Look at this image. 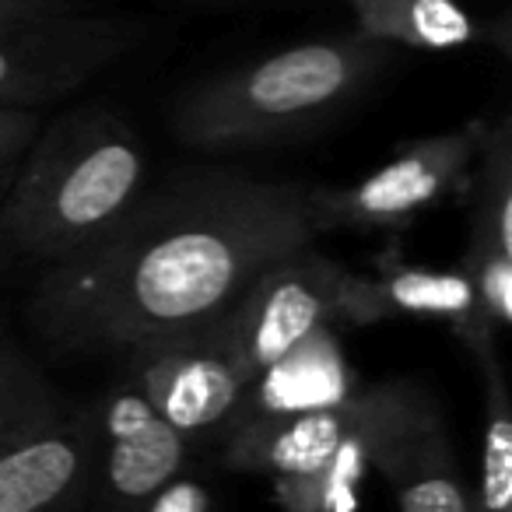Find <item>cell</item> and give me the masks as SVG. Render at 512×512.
Masks as SVG:
<instances>
[{"label":"cell","mask_w":512,"mask_h":512,"mask_svg":"<svg viewBox=\"0 0 512 512\" xmlns=\"http://www.w3.org/2000/svg\"><path fill=\"white\" fill-rule=\"evenodd\" d=\"M316 239L306 186L190 179L141 200L102 242L53 264L29 316L64 351L127 355L204 334L267 267Z\"/></svg>","instance_id":"obj_1"},{"label":"cell","mask_w":512,"mask_h":512,"mask_svg":"<svg viewBox=\"0 0 512 512\" xmlns=\"http://www.w3.org/2000/svg\"><path fill=\"white\" fill-rule=\"evenodd\" d=\"M148 151L109 109H78L36 137L0 200V235L46 264L102 242L144 200Z\"/></svg>","instance_id":"obj_2"},{"label":"cell","mask_w":512,"mask_h":512,"mask_svg":"<svg viewBox=\"0 0 512 512\" xmlns=\"http://www.w3.org/2000/svg\"><path fill=\"white\" fill-rule=\"evenodd\" d=\"M383 57V46L358 36L288 46L193 88L172 113V130L183 144L204 151L285 141L344 106Z\"/></svg>","instance_id":"obj_3"},{"label":"cell","mask_w":512,"mask_h":512,"mask_svg":"<svg viewBox=\"0 0 512 512\" xmlns=\"http://www.w3.org/2000/svg\"><path fill=\"white\" fill-rule=\"evenodd\" d=\"M365 274L334 264L313 246L267 267L214 327L204 330L239 376L253 379L316 330L369 327Z\"/></svg>","instance_id":"obj_4"},{"label":"cell","mask_w":512,"mask_h":512,"mask_svg":"<svg viewBox=\"0 0 512 512\" xmlns=\"http://www.w3.org/2000/svg\"><path fill=\"white\" fill-rule=\"evenodd\" d=\"M484 123L421 137L390 158L383 169L355 186L309 190V211L316 228H358V232H400L421 214L467 186L470 165L484 144Z\"/></svg>","instance_id":"obj_5"},{"label":"cell","mask_w":512,"mask_h":512,"mask_svg":"<svg viewBox=\"0 0 512 512\" xmlns=\"http://www.w3.org/2000/svg\"><path fill=\"white\" fill-rule=\"evenodd\" d=\"M130 43V22L74 11L0 25V106L43 109L78 92Z\"/></svg>","instance_id":"obj_6"},{"label":"cell","mask_w":512,"mask_h":512,"mask_svg":"<svg viewBox=\"0 0 512 512\" xmlns=\"http://www.w3.org/2000/svg\"><path fill=\"white\" fill-rule=\"evenodd\" d=\"M190 460V442L127 376L95 414V477L85 512H141Z\"/></svg>","instance_id":"obj_7"},{"label":"cell","mask_w":512,"mask_h":512,"mask_svg":"<svg viewBox=\"0 0 512 512\" xmlns=\"http://www.w3.org/2000/svg\"><path fill=\"white\" fill-rule=\"evenodd\" d=\"M95 477V414L53 393L0 449V512H85Z\"/></svg>","instance_id":"obj_8"},{"label":"cell","mask_w":512,"mask_h":512,"mask_svg":"<svg viewBox=\"0 0 512 512\" xmlns=\"http://www.w3.org/2000/svg\"><path fill=\"white\" fill-rule=\"evenodd\" d=\"M123 362L130 383L190 446L204 435L225 432L246 390L239 369L204 334L127 351Z\"/></svg>","instance_id":"obj_9"},{"label":"cell","mask_w":512,"mask_h":512,"mask_svg":"<svg viewBox=\"0 0 512 512\" xmlns=\"http://www.w3.org/2000/svg\"><path fill=\"white\" fill-rule=\"evenodd\" d=\"M372 470L393 488L400 512H474L446 425L414 386H400L397 404L376 435Z\"/></svg>","instance_id":"obj_10"},{"label":"cell","mask_w":512,"mask_h":512,"mask_svg":"<svg viewBox=\"0 0 512 512\" xmlns=\"http://www.w3.org/2000/svg\"><path fill=\"white\" fill-rule=\"evenodd\" d=\"M365 414V390L348 404L306 411L295 418L253 421L221 435V463L242 474H264L274 481L313 477L344 449Z\"/></svg>","instance_id":"obj_11"},{"label":"cell","mask_w":512,"mask_h":512,"mask_svg":"<svg viewBox=\"0 0 512 512\" xmlns=\"http://www.w3.org/2000/svg\"><path fill=\"white\" fill-rule=\"evenodd\" d=\"M484 169L474 186V225L460 271L491 327L512 323V134L509 120L484 130Z\"/></svg>","instance_id":"obj_12"},{"label":"cell","mask_w":512,"mask_h":512,"mask_svg":"<svg viewBox=\"0 0 512 512\" xmlns=\"http://www.w3.org/2000/svg\"><path fill=\"white\" fill-rule=\"evenodd\" d=\"M358 390L362 386H358L355 372L344 358L341 330H316L302 344H295L288 355L267 365L260 376L249 379L239 397V407H235L232 421L221 435H228L232 428L253 425V421L327 411V407L348 404Z\"/></svg>","instance_id":"obj_13"},{"label":"cell","mask_w":512,"mask_h":512,"mask_svg":"<svg viewBox=\"0 0 512 512\" xmlns=\"http://www.w3.org/2000/svg\"><path fill=\"white\" fill-rule=\"evenodd\" d=\"M365 292H369L372 323L386 316H421V320H439L449 334L474 355V362L498 358L495 337L498 330L488 323L467 274L460 267L453 271H432V267H411L397 256H383L376 274H365Z\"/></svg>","instance_id":"obj_14"},{"label":"cell","mask_w":512,"mask_h":512,"mask_svg":"<svg viewBox=\"0 0 512 512\" xmlns=\"http://www.w3.org/2000/svg\"><path fill=\"white\" fill-rule=\"evenodd\" d=\"M400 397V383L369 386L365 390V414L344 449L313 477L302 481H274V498L285 512H355L362 481L372 474V449L383 421L390 418Z\"/></svg>","instance_id":"obj_15"},{"label":"cell","mask_w":512,"mask_h":512,"mask_svg":"<svg viewBox=\"0 0 512 512\" xmlns=\"http://www.w3.org/2000/svg\"><path fill=\"white\" fill-rule=\"evenodd\" d=\"M355 36L404 50H460L481 39L477 18L460 0H348Z\"/></svg>","instance_id":"obj_16"},{"label":"cell","mask_w":512,"mask_h":512,"mask_svg":"<svg viewBox=\"0 0 512 512\" xmlns=\"http://www.w3.org/2000/svg\"><path fill=\"white\" fill-rule=\"evenodd\" d=\"M484 372V435L481 477L470 495L474 512H512V404L498 358L481 362Z\"/></svg>","instance_id":"obj_17"},{"label":"cell","mask_w":512,"mask_h":512,"mask_svg":"<svg viewBox=\"0 0 512 512\" xmlns=\"http://www.w3.org/2000/svg\"><path fill=\"white\" fill-rule=\"evenodd\" d=\"M50 397L53 386L43 379V372L18 348L0 344V449Z\"/></svg>","instance_id":"obj_18"},{"label":"cell","mask_w":512,"mask_h":512,"mask_svg":"<svg viewBox=\"0 0 512 512\" xmlns=\"http://www.w3.org/2000/svg\"><path fill=\"white\" fill-rule=\"evenodd\" d=\"M39 130H43L39 109L0 106V193L11 186L22 158L29 155V148L36 144Z\"/></svg>","instance_id":"obj_19"},{"label":"cell","mask_w":512,"mask_h":512,"mask_svg":"<svg viewBox=\"0 0 512 512\" xmlns=\"http://www.w3.org/2000/svg\"><path fill=\"white\" fill-rule=\"evenodd\" d=\"M141 512H218V509H214V498L207 491V484L183 470Z\"/></svg>","instance_id":"obj_20"},{"label":"cell","mask_w":512,"mask_h":512,"mask_svg":"<svg viewBox=\"0 0 512 512\" xmlns=\"http://www.w3.org/2000/svg\"><path fill=\"white\" fill-rule=\"evenodd\" d=\"M74 0H0V25H22L36 22V18L64 15Z\"/></svg>","instance_id":"obj_21"}]
</instances>
